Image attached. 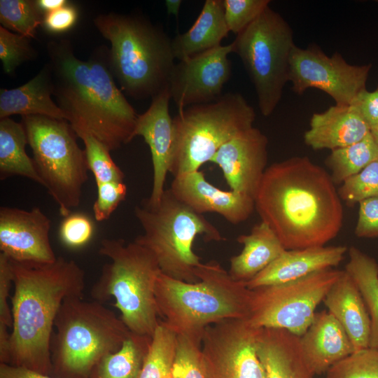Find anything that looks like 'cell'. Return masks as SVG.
<instances>
[{"instance_id":"cell-1","label":"cell","mask_w":378,"mask_h":378,"mask_svg":"<svg viewBox=\"0 0 378 378\" xmlns=\"http://www.w3.org/2000/svg\"><path fill=\"white\" fill-rule=\"evenodd\" d=\"M323 167L307 156L267 167L254 197L255 209L286 250L323 246L340 232L342 200Z\"/></svg>"},{"instance_id":"cell-2","label":"cell","mask_w":378,"mask_h":378,"mask_svg":"<svg viewBox=\"0 0 378 378\" xmlns=\"http://www.w3.org/2000/svg\"><path fill=\"white\" fill-rule=\"evenodd\" d=\"M53 95L72 128L84 130L110 151L133 139L138 115L117 87L105 48L79 59L69 41L47 46Z\"/></svg>"},{"instance_id":"cell-3","label":"cell","mask_w":378,"mask_h":378,"mask_svg":"<svg viewBox=\"0 0 378 378\" xmlns=\"http://www.w3.org/2000/svg\"><path fill=\"white\" fill-rule=\"evenodd\" d=\"M10 261L14 293L8 364L50 374L56 316L66 298L83 297L85 272L74 260L62 257L48 264Z\"/></svg>"},{"instance_id":"cell-4","label":"cell","mask_w":378,"mask_h":378,"mask_svg":"<svg viewBox=\"0 0 378 378\" xmlns=\"http://www.w3.org/2000/svg\"><path fill=\"white\" fill-rule=\"evenodd\" d=\"M94 23L111 42L108 62L113 77L127 95L151 99L167 89L175 65L172 38L137 14L97 15Z\"/></svg>"},{"instance_id":"cell-5","label":"cell","mask_w":378,"mask_h":378,"mask_svg":"<svg viewBox=\"0 0 378 378\" xmlns=\"http://www.w3.org/2000/svg\"><path fill=\"white\" fill-rule=\"evenodd\" d=\"M199 279L188 283L158 276L155 294L159 315L177 334L203 336L206 327L227 319H246L252 290L234 280L214 260L195 270Z\"/></svg>"},{"instance_id":"cell-6","label":"cell","mask_w":378,"mask_h":378,"mask_svg":"<svg viewBox=\"0 0 378 378\" xmlns=\"http://www.w3.org/2000/svg\"><path fill=\"white\" fill-rule=\"evenodd\" d=\"M99 253L107 257L90 294L103 303L113 298L120 318L133 333L152 338L160 320L155 289L162 272L153 254L135 241L103 239Z\"/></svg>"},{"instance_id":"cell-7","label":"cell","mask_w":378,"mask_h":378,"mask_svg":"<svg viewBox=\"0 0 378 378\" xmlns=\"http://www.w3.org/2000/svg\"><path fill=\"white\" fill-rule=\"evenodd\" d=\"M52 368L64 377L85 378L106 355L120 349L132 332L120 317L98 301L69 297L56 316Z\"/></svg>"},{"instance_id":"cell-8","label":"cell","mask_w":378,"mask_h":378,"mask_svg":"<svg viewBox=\"0 0 378 378\" xmlns=\"http://www.w3.org/2000/svg\"><path fill=\"white\" fill-rule=\"evenodd\" d=\"M134 211L144 230L134 241L153 254L162 273L188 283L199 281L195 270L202 262L192 249L193 242L200 234L206 241L223 240L217 227L176 199L169 189L156 205L142 202Z\"/></svg>"},{"instance_id":"cell-9","label":"cell","mask_w":378,"mask_h":378,"mask_svg":"<svg viewBox=\"0 0 378 378\" xmlns=\"http://www.w3.org/2000/svg\"><path fill=\"white\" fill-rule=\"evenodd\" d=\"M253 108L238 92L188 106L173 118V146L169 173L174 177L200 170L219 148L253 127Z\"/></svg>"},{"instance_id":"cell-10","label":"cell","mask_w":378,"mask_h":378,"mask_svg":"<svg viewBox=\"0 0 378 378\" xmlns=\"http://www.w3.org/2000/svg\"><path fill=\"white\" fill-rule=\"evenodd\" d=\"M33 160L43 186L66 217L81 200L89 172L85 150L66 120L41 115L22 117Z\"/></svg>"},{"instance_id":"cell-11","label":"cell","mask_w":378,"mask_h":378,"mask_svg":"<svg viewBox=\"0 0 378 378\" xmlns=\"http://www.w3.org/2000/svg\"><path fill=\"white\" fill-rule=\"evenodd\" d=\"M231 45L253 84L260 113L270 115L289 81L290 57L295 46L290 25L268 6Z\"/></svg>"},{"instance_id":"cell-12","label":"cell","mask_w":378,"mask_h":378,"mask_svg":"<svg viewBox=\"0 0 378 378\" xmlns=\"http://www.w3.org/2000/svg\"><path fill=\"white\" fill-rule=\"evenodd\" d=\"M342 272L331 268L253 289L246 320L255 328L284 329L301 337L312 323L316 308Z\"/></svg>"},{"instance_id":"cell-13","label":"cell","mask_w":378,"mask_h":378,"mask_svg":"<svg viewBox=\"0 0 378 378\" xmlns=\"http://www.w3.org/2000/svg\"><path fill=\"white\" fill-rule=\"evenodd\" d=\"M371 68V64H351L338 52L329 57L315 44L306 48L295 45L290 57L289 81L298 94L316 88L335 104L351 105L366 89Z\"/></svg>"},{"instance_id":"cell-14","label":"cell","mask_w":378,"mask_h":378,"mask_svg":"<svg viewBox=\"0 0 378 378\" xmlns=\"http://www.w3.org/2000/svg\"><path fill=\"white\" fill-rule=\"evenodd\" d=\"M258 330L246 319H227L206 327L202 340L205 378H264L256 352Z\"/></svg>"},{"instance_id":"cell-15","label":"cell","mask_w":378,"mask_h":378,"mask_svg":"<svg viewBox=\"0 0 378 378\" xmlns=\"http://www.w3.org/2000/svg\"><path fill=\"white\" fill-rule=\"evenodd\" d=\"M231 43L220 46L175 63L169 82L178 111L220 97L231 76Z\"/></svg>"},{"instance_id":"cell-16","label":"cell","mask_w":378,"mask_h":378,"mask_svg":"<svg viewBox=\"0 0 378 378\" xmlns=\"http://www.w3.org/2000/svg\"><path fill=\"white\" fill-rule=\"evenodd\" d=\"M50 220L38 208H0V251L22 263L48 264L56 257L50 241Z\"/></svg>"},{"instance_id":"cell-17","label":"cell","mask_w":378,"mask_h":378,"mask_svg":"<svg viewBox=\"0 0 378 378\" xmlns=\"http://www.w3.org/2000/svg\"><path fill=\"white\" fill-rule=\"evenodd\" d=\"M268 139L252 127L224 144L210 162L221 169L227 185L254 198L267 169Z\"/></svg>"},{"instance_id":"cell-18","label":"cell","mask_w":378,"mask_h":378,"mask_svg":"<svg viewBox=\"0 0 378 378\" xmlns=\"http://www.w3.org/2000/svg\"><path fill=\"white\" fill-rule=\"evenodd\" d=\"M169 189L195 212L216 213L234 225L246 220L255 210L253 197L219 189L209 182L200 170L174 176Z\"/></svg>"},{"instance_id":"cell-19","label":"cell","mask_w":378,"mask_h":378,"mask_svg":"<svg viewBox=\"0 0 378 378\" xmlns=\"http://www.w3.org/2000/svg\"><path fill=\"white\" fill-rule=\"evenodd\" d=\"M171 96L169 88L152 98L149 108L138 115L134 138L141 136L150 148L153 163V186L150 195L142 202L148 206L156 205L165 189L164 183L172 159L173 123L169 104Z\"/></svg>"},{"instance_id":"cell-20","label":"cell","mask_w":378,"mask_h":378,"mask_svg":"<svg viewBox=\"0 0 378 378\" xmlns=\"http://www.w3.org/2000/svg\"><path fill=\"white\" fill-rule=\"evenodd\" d=\"M344 246H316L285 250L274 261L246 283L247 288L283 284L337 266L344 259Z\"/></svg>"},{"instance_id":"cell-21","label":"cell","mask_w":378,"mask_h":378,"mask_svg":"<svg viewBox=\"0 0 378 378\" xmlns=\"http://www.w3.org/2000/svg\"><path fill=\"white\" fill-rule=\"evenodd\" d=\"M300 348L312 372L320 375L355 352L350 338L326 310L316 313L310 326L300 337Z\"/></svg>"},{"instance_id":"cell-22","label":"cell","mask_w":378,"mask_h":378,"mask_svg":"<svg viewBox=\"0 0 378 378\" xmlns=\"http://www.w3.org/2000/svg\"><path fill=\"white\" fill-rule=\"evenodd\" d=\"M309 125L304 141L313 150H332L345 147L370 133V126L352 104H335L322 113H315Z\"/></svg>"},{"instance_id":"cell-23","label":"cell","mask_w":378,"mask_h":378,"mask_svg":"<svg viewBox=\"0 0 378 378\" xmlns=\"http://www.w3.org/2000/svg\"><path fill=\"white\" fill-rule=\"evenodd\" d=\"M256 352L264 378H314L302 354L300 337L284 329L260 328Z\"/></svg>"},{"instance_id":"cell-24","label":"cell","mask_w":378,"mask_h":378,"mask_svg":"<svg viewBox=\"0 0 378 378\" xmlns=\"http://www.w3.org/2000/svg\"><path fill=\"white\" fill-rule=\"evenodd\" d=\"M323 302L346 331L355 351L368 348L371 330L369 313L360 292L345 270Z\"/></svg>"},{"instance_id":"cell-25","label":"cell","mask_w":378,"mask_h":378,"mask_svg":"<svg viewBox=\"0 0 378 378\" xmlns=\"http://www.w3.org/2000/svg\"><path fill=\"white\" fill-rule=\"evenodd\" d=\"M54 83L49 64L25 84L0 90V119L13 115H41L66 120L59 106L52 101Z\"/></svg>"},{"instance_id":"cell-26","label":"cell","mask_w":378,"mask_h":378,"mask_svg":"<svg viewBox=\"0 0 378 378\" xmlns=\"http://www.w3.org/2000/svg\"><path fill=\"white\" fill-rule=\"evenodd\" d=\"M237 241L243 245L241 252L230 259L228 271L237 281L246 283L274 261L286 249L271 229L261 221L248 234H241Z\"/></svg>"},{"instance_id":"cell-27","label":"cell","mask_w":378,"mask_h":378,"mask_svg":"<svg viewBox=\"0 0 378 378\" xmlns=\"http://www.w3.org/2000/svg\"><path fill=\"white\" fill-rule=\"evenodd\" d=\"M229 32L223 0H206L192 26L172 38L174 57L181 61L220 46Z\"/></svg>"},{"instance_id":"cell-28","label":"cell","mask_w":378,"mask_h":378,"mask_svg":"<svg viewBox=\"0 0 378 378\" xmlns=\"http://www.w3.org/2000/svg\"><path fill=\"white\" fill-rule=\"evenodd\" d=\"M28 144L22 123L10 118L0 119V178L21 176L43 185L33 159L26 153Z\"/></svg>"},{"instance_id":"cell-29","label":"cell","mask_w":378,"mask_h":378,"mask_svg":"<svg viewBox=\"0 0 378 378\" xmlns=\"http://www.w3.org/2000/svg\"><path fill=\"white\" fill-rule=\"evenodd\" d=\"M345 271L358 287L370 318L369 347L378 349V264L355 246L349 249Z\"/></svg>"},{"instance_id":"cell-30","label":"cell","mask_w":378,"mask_h":378,"mask_svg":"<svg viewBox=\"0 0 378 378\" xmlns=\"http://www.w3.org/2000/svg\"><path fill=\"white\" fill-rule=\"evenodd\" d=\"M150 341V337L132 332L120 349L98 362L92 370L93 377L138 378Z\"/></svg>"},{"instance_id":"cell-31","label":"cell","mask_w":378,"mask_h":378,"mask_svg":"<svg viewBox=\"0 0 378 378\" xmlns=\"http://www.w3.org/2000/svg\"><path fill=\"white\" fill-rule=\"evenodd\" d=\"M378 160V144L371 133L351 145L334 149L326 160L335 184H342L372 162Z\"/></svg>"},{"instance_id":"cell-32","label":"cell","mask_w":378,"mask_h":378,"mask_svg":"<svg viewBox=\"0 0 378 378\" xmlns=\"http://www.w3.org/2000/svg\"><path fill=\"white\" fill-rule=\"evenodd\" d=\"M177 333L160 320L151 338L138 378H173Z\"/></svg>"},{"instance_id":"cell-33","label":"cell","mask_w":378,"mask_h":378,"mask_svg":"<svg viewBox=\"0 0 378 378\" xmlns=\"http://www.w3.org/2000/svg\"><path fill=\"white\" fill-rule=\"evenodd\" d=\"M44 13L36 1L1 0V26L29 38H35L36 30L41 26Z\"/></svg>"},{"instance_id":"cell-34","label":"cell","mask_w":378,"mask_h":378,"mask_svg":"<svg viewBox=\"0 0 378 378\" xmlns=\"http://www.w3.org/2000/svg\"><path fill=\"white\" fill-rule=\"evenodd\" d=\"M73 130L84 143L88 169L93 174L96 184L123 182L125 174L112 159L110 150L87 131L80 128Z\"/></svg>"},{"instance_id":"cell-35","label":"cell","mask_w":378,"mask_h":378,"mask_svg":"<svg viewBox=\"0 0 378 378\" xmlns=\"http://www.w3.org/2000/svg\"><path fill=\"white\" fill-rule=\"evenodd\" d=\"M202 337L177 334L173 378H205L202 365Z\"/></svg>"},{"instance_id":"cell-36","label":"cell","mask_w":378,"mask_h":378,"mask_svg":"<svg viewBox=\"0 0 378 378\" xmlns=\"http://www.w3.org/2000/svg\"><path fill=\"white\" fill-rule=\"evenodd\" d=\"M326 378H378V349L355 351L332 366Z\"/></svg>"},{"instance_id":"cell-37","label":"cell","mask_w":378,"mask_h":378,"mask_svg":"<svg viewBox=\"0 0 378 378\" xmlns=\"http://www.w3.org/2000/svg\"><path fill=\"white\" fill-rule=\"evenodd\" d=\"M337 192L341 200L348 206L378 197V160L346 178Z\"/></svg>"},{"instance_id":"cell-38","label":"cell","mask_w":378,"mask_h":378,"mask_svg":"<svg viewBox=\"0 0 378 378\" xmlns=\"http://www.w3.org/2000/svg\"><path fill=\"white\" fill-rule=\"evenodd\" d=\"M35 57L30 38L0 26V59L6 74H13L18 66Z\"/></svg>"},{"instance_id":"cell-39","label":"cell","mask_w":378,"mask_h":378,"mask_svg":"<svg viewBox=\"0 0 378 378\" xmlns=\"http://www.w3.org/2000/svg\"><path fill=\"white\" fill-rule=\"evenodd\" d=\"M269 0H223L225 20L236 35L250 25L269 6Z\"/></svg>"},{"instance_id":"cell-40","label":"cell","mask_w":378,"mask_h":378,"mask_svg":"<svg viewBox=\"0 0 378 378\" xmlns=\"http://www.w3.org/2000/svg\"><path fill=\"white\" fill-rule=\"evenodd\" d=\"M93 222L83 214H71L65 217L59 227L62 243L71 249H78L89 243L94 235Z\"/></svg>"},{"instance_id":"cell-41","label":"cell","mask_w":378,"mask_h":378,"mask_svg":"<svg viewBox=\"0 0 378 378\" xmlns=\"http://www.w3.org/2000/svg\"><path fill=\"white\" fill-rule=\"evenodd\" d=\"M97 196L92 210L97 221L108 219L118 205L125 200L127 188L124 182H107L97 185Z\"/></svg>"},{"instance_id":"cell-42","label":"cell","mask_w":378,"mask_h":378,"mask_svg":"<svg viewBox=\"0 0 378 378\" xmlns=\"http://www.w3.org/2000/svg\"><path fill=\"white\" fill-rule=\"evenodd\" d=\"M79 13L72 4L46 13L41 26L48 33L58 34L69 31L76 24Z\"/></svg>"},{"instance_id":"cell-43","label":"cell","mask_w":378,"mask_h":378,"mask_svg":"<svg viewBox=\"0 0 378 378\" xmlns=\"http://www.w3.org/2000/svg\"><path fill=\"white\" fill-rule=\"evenodd\" d=\"M355 234L358 237H378V197L360 202Z\"/></svg>"},{"instance_id":"cell-44","label":"cell","mask_w":378,"mask_h":378,"mask_svg":"<svg viewBox=\"0 0 378 378\" xmlns=\"http://www.w3.org/2000/svg\"><path fill=\"white\" fill-rule=\"evenodd\" d=\"M13 285V273L10 259L0 253V323L12 328L11 309L8 305V298Z\"/></svg>"},{"instance_id":"cell-45","label":"cell","mask_w":378,"mask_h":378,"mask_svg":"<svg viewBox=\"0 0 378 378\" xmlns=\"http://www.w3.org/2000/svg\"><path fill=\"white\" fill-rule=\"evenodd\" d=\"M370 127L378 124V86L373 91L361 92L353 102Z\"/></svg>"},{"instance_id":"cell-46","label":"cell","mask_w":378,"mask_h":378,"mask_svg":"<svg viewBox=\"0 0 378 378\" xmlns=\"http://www.w3.org/2000/svg\"><path fill=\"white\" fill-rule=\"evenodd\" d=\"M0 378H55L30 368L8 363L0 364Z\"/></svg>"},{"instance_id":"cell-47","label":"cell","mask_w":378,"mask_h":378,"mask_svg":"<svg viewBox=\"0 0 378 378\" xmlns=\"http://www.w3.org/2000/svg\"><path fill=\"white\" fill-rule=\"evenodd\" d=\"M8 327L0 323V360L1 363H9L10 349V332Z\"/></svg>"},{"instance_id":"cell-48","label":"cell","mask_w":378,"mask_h":378,"mask_svg":"<svg viewBox=\"0 0 378 378\" xmlns=\"http://www.w3.org/2000/svg\"><path fill=\"white\" fill-rule=\"evenodd\" d=\"M68 3L66 0H37L39 9L44 13L55 10Z\"/></svg>"},{"instance_id":"cell-49","label":"cell","mask_w":378,"mask_h":378,"mask_svg":"<svg viewBox=\"0 0 378 378\" xmlns=\"http://www.w3.org/2000/svg\"><path fill=\"white\" fill-rule=\"evenodd\" d=\"M183 1L181 0H166L165 8L169 15H174L178 18L179 10Z\"/></svg>"},{"instance_id":"cell-50","label":"cell","mask_w":378,"mask_h":378,"mask_svg":"<svg viewBox=\"0 0 378 378\" xmlns=\"http://www.w3.org/2000/svg\"><path fill=\"white\" fill-rule=\"evenodd\" d=\"M370 133L376 143L378 144V124L370 127Z\"/></svg>"}]
</instances>
